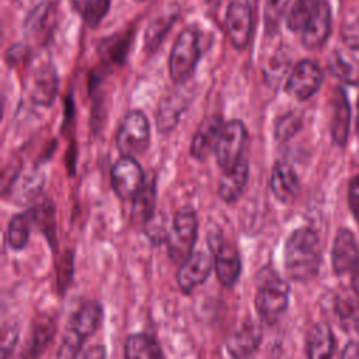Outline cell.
Segmentation results:
<instances>
[{
	"instance_id": "cell-2",
	"label": "cell",
	"mask_w": 359,
	"mask_h": 359,
	"mask_svg": "<svg viewBox=\"0 0 359 359\" xmlns=\"http://www.w3.org/2000/svg\"><path fill=\"white\" fill-rule=\"evenodd\" d=\"M254 304L259 318L268 324L275 323L287 309L289 286L273 269L265 268L259 272Z\"/></svg>"
},
{
	"instance_id": "cell-22",
	"label": "cell",
	"mask_w": 359,
	"mask_h": 359,
	"mask_svg": "<svg viewBox=\"0 0 359 359\" xmlns=\"http://www.w3.org/2000/svg\"><path fill=\"white\" fill-rule=\"evenodd\" d=\"M334 335L331 328L324 323L314 324L306 338L307 359H334Z\"/></svg>"
},
{
	"instance_id": "cell-30",
	"label": "cell",
	"mask_w": 359,
	"mask_h": 359,
	"mask_svg": "<svg viewBox=\"0 0 359 359\" xmlns=\"http://www.w3.org/2000/svg\"><path fill=\"white\" fill-rule=\"evenodd\" d=\"M330 70L334 76L339 77L341 80L356 84L359 83V67L355 66L351 60L345 59L341 53H334L330 59Z\"/></svg>"
},
{
	"instance_id": "cell-29",
	"label": "cell",
	"mask_w": 359,
	"mask_h": 359,
	"mask_svg": "<svg viewBox=\"0 0 359 359\" xmlns=\"http://www.w3.org/2000/svg\"><path fill=\"white\" fill-rule=\"evenodd\" d=\"M318 3L317 0H296L286 18L287 28L290 31H303Z\"/></svg>"
},
{
	"instance_id": "cell-4",
	"label": "cell",
	"mask_w": 359,
	"mask_h": 359,
	"mask_svg": "<svg viewBox=\"0 0 359 359\" xmlns=\"http://www.w3.org/2000/svg\"><path fill=\"white\" fill-rule=\"evenodd\" d=\"M199 57V35L194 28H187L178 35L170 53L168 69L174 83H185L192 76Z\"/></svg>"
},
{
	"instance_id": "cell-13",
	"label": "cell",
	"mask_w": 359,
	"mask_h": 359,
	"mask_svg": "<svg viewBox=\"0 0 359 359\" xmlns=\"http://www.w3.org/2000/svg\"><path fill=\"white\" fill-rule=\"evenodd\" d=\"M262 331L254 323H243L226 339V351L231 359H245L261 345Z\"/></svg>"
},
{
	"instance_id": "cell-11",
	"label": "cell",
	"mask_w": 359,
	"mask_h": 359,
	"mask_svg": "<svg viewBox=\"0 0 359 359\" xmlns=\"http://www.w3.org/2000/svg\"><path fill=\"white\" fill-rule=\"evenodd\" d=\"M215 268V258L206 251L192 252L181 265L177 273L178 286L184 293H191L195 287L202 285Z\"/></svg>"
},
{
	"instance_id": "cell-39",
	"label": "cell",
	"mask_w": 359,
	"mask_h": 359,
	"mask_svg": "<svg viewBox=\"0 0 359 359\" xmlns=\"http://www.w3.org/2000/svg\"><path fill=\"white\" fill-rule=\"evenodd\" d=\"M356 129L359 132V97H358V104H356Z\"/></svg>"
},
{
	"instance_id": "cell-26",
	"label": "cell",
	"mask_w": 359,
	"mask_h": 359,
	"mask_svg": "<svg viewBox=\"0 0 359 359\" xmlns=\"http://www.w3.org/2000/svg\"><path fill=\"white\" fill-rule=\"evenodd\" d=\"M32 220V212L18 213L11 217L7 229V241L13 250L20 251L27 245Z\"/></svg>"
},
{
	"instance_id": "cell-34",
	"label": "cell",
	"mask_w": 359,
	"mask_h": 359,
	"mask_svg": "<svg viewBox=\"0 0 359 359\" xmlns=\"http://www.w3.org/2000/svg\"><path fill=\"white\" fill-rule=\"evenodd\" d=\"M165 217L163 215H157L154 213V216L149 220V223L144 226V233L146 236L154 243V244H161L167 241L168 233H170V227H167L165 224Z\"/></svg>"
},
{
	"instance_id": "cell-16",
	"label": "cell",
	"mask_w": 359,
	"mask_h": 359,
	"mask_svg": "<svg viewBox=\"0 0 359 359\" xmlns=\"http://www.w3.org/2000/svg\"><path fill=\"white\" fill-rule=\"evenodd\" d=\"M224 122L222 121L220 116L213 115L206 118L195 132L191 146H189V153L196 160H205L209 157V154L216 149V143L219 140L220 132L223 129Z\"/></svg>"
},
{
	"instance_id": "cell-7",
	"label": "cell",
	"mask_w": 359,
	"mask_h": 359,
	"mask_svg": "<svg viewBox=\"0 0 359 359\" xmlns=\"http://www.w3.org/2000/svg\"><path fill=\"white\" fill-rule=\"evenodd\" d=\"M224 28L236 49L247 48L252 34V7L248 0H231L226 10Z\"/></svg>"
},
{
	"instance_id": "cell-14",
	"label": "cell",
	"mask_w": 359,
	"mask_h": 359,
	"mask_svg": "<svg viewBox=\"0 0 359 359\" xmlns=\"http://www.w3.org/2000/svg\"><path fill=\"white\" fill-rule=\"evenodd\" d=\"M59 88L57 73L49 63L38 66L29 79V97L31 100L42 107H48L53 102Z\"/></svg>"
},
{
	"instance_id": "cell-17",
	"label": "cell",
	"mask_w": 359,
	"mask_h": 359,
	"mask_svg": "<svg viewBox=\"0 0 359 359\" xmlns=\"http://www.w3.org/2000/svg\"><path fill=\"white\" fill-rule=\"evenodd\" d=\"M215 272L222 286H233L241 273V258L237 248L231 244H220L215 254Z\"/></svg>"
},
{
	"instance_id": "cell-10",
	"label": "cell",
	"mask_w": 359,
	"mask_h": 359,
	"mask_svg": "<svg viewBox=\"0 0 359 359\" xmlns=\"http://www.w3.org/2000/svg\"><path fill=\"white\" fill-rule=\"evenodd\" d=\"M323 79V70L316 62L302 60L293 67L286 81V91L300 101L309 100L318 91Z\"/></svg>"
},
{
	"instance_id": "cell-9",
	"label": "cell",
	"mask_w": 359,
	"mask_h": 359,
	"mask_svg": "<svg viewBox=\"0 0 359 359\" xmlns=\"http://www.w3.org/2000/svg\"><path fill=\"white\" fill-rule=\"evenodd\" d=\"M332 266L337 275L352 273L353 285L359 287V248L353 234L341 229L334 240Z\"/></svg>"
},
{
	"instance_id": "cell-6",
	"label": "cell",
	"mask_w": 359,
	"mask_h": 359,
	"mask_svg": "<svg viewBox=\"0 0 359 359\" xmlns=\"http://www.w3.org/2000/svg\"><path fill=\"white\" fill-rule=\"evenodd\" d=\"M247 143V129L241 121L233 119L223 125L219 140L215 149L217 164L223 170H229L243 160L244 147Z\"/></svg>"
},
{
	"instance_id": "cell-40",
	"label": "cell",
	"mask_w": 359,
	"mask_h": 359,
	"mask_svg": "<svg viewBox=\"0 0 359 359\" xmlns=\"http://www.w3.org/2000/svg\"><path fill=\"white\" fill-rule=\"evenodd\" d=\"M317 1H323V0H317Z\"/></svg>"
},
{
	"instance_id": "cell-12",
	"label": "cell",
	"mask_w": 359,
	"mask_h": 359,
	"mask_svg": "<svg viewBox=\"0 0 359 359\" xmlns=\"http://www.w3.org/2000/svg\"><path fill=\"white\" fill-rule=\"evenodd\" d=\"M331 34V8L330 4L323 0L320 1L310 20L302 31V42L307 49L321 48Z\"/></svg>"
},
{
	"instance_id": "cell-23",
	"label": "cell",
	"mask_w": 359,
	"mask_h": 359,
	"mask_svg": "<svg viewBox=\"0 0 359 359\" xmlns=\"http://www.w3.org/2000/svg\"><path fill=\"white\" fill-rule=\"evenodd\" d=\"M332 121H331V135L337 144H345L349 133L351 123V108L345 91L338 87L335 88L332 98Z\"/></svg>"
},
{
	"instance_id": "cell-28",
	"label": "cell",
	"mask_w": 359,
	"mask_h": 359,
	"mask_svg": "<svg viewBox=\"0 0 359 359\" xmlns=\"http://www.w3.org/2000/svg\"><path fill=\"white\" fill-rule=\"evenodd\" d=\"M175 17H177V11H167L150 22L144 35V46L147 49H154L156 46H158L165 32L172 25Z\"/></svg>"
},
{
	"instance_id": "cell-21",
	"label": "cell",
	"mask_w": 359,
	"mask_h": 359,
	"mask_svg": "<svg viewBox=\"0 0 359 359\" xmlns=\"http://www.w3.org/2000/svg\"><path fill=\"white\" fill-rule=\"evenodd\" d=\"M102 323V307L95 300L83 303L72 317L69 330L74 331L84 341L91 337Z\"/></svg>"
},
{
	"instance_id": "cell-32",
	"label": "cell",
	"mask_w": 359,
	"mask_h": 359,
	"mask_svg": "<svg viewBox=\"0 0 359 359\" xmlns=\"http://www.w3.org/2000/svg\"><path fill=\"white\" fill-rule=\"evenodd\" d=\"M289 0H265L264 4V24L265 29L269 34H273L278 29L280 18L286 10Z\"/></svg>"
},
{
	"instance_id": "cell-18",
	"label": "cell",
	"mask_w": 359,
	"mask_h": 359,
	"mask_svg": "<svg viewBox=\"0 0 359 359\" xmlns=\"http://www.w3.org/2000/svg\"><path fill=\"white\" fill-rule=\"evenodd\" d=\"M269 185L276 199L283 203L292 202L300 191V181L296 171L292 165L283 161H278L273 165Z\"/></svg>"
},
{
	"instance_id": "cell-15",
	"label": "cell",
	"mask_w": 359,
	"mask_h": 359,
	"mask_svg": "<svg viewBox=\"0 0 359 359\" xmlns=\"http://www.w3.org/2000/svg\"><path fill=\"white\" fill-rule=\"evenodd\" d=\"M335 314L339 325L346 332L359 334V289L358 286H344L335 296Z\"/></svg>"
},
{
	"instance_id": "cell-1",
	"label": "cell",
	"mask_w": 359,
	"mask_h": 359,
	"mask_svg": "<svg viewBox=\"0 0 359 359\" xmlns=\"http://www.w3.org/2000/svg\"><path fill=\"white\" fill-rule=\"evenodd\" d=\"M321 262V247L317 233L309 227L294 230L285 244V269L290 279L307 282L313 279Z\"/></svg>"
},
{
	"instance_id": "cell-8",
	"label": "cell",
	"mask_w": 359,
	"mask_h": 359,
	"mask_svg": "<svg viewBox=\"0 0 359 359\" xmlns=\"http://www.w3.org/2000/svg\"><path fill=\"white\" fill-rule=\"evenodd\" d=\"M144 180L143 168L135 157L122 156L111 170V185L121 199H133Z\"/></svg>"
},
{
	"instance_id": "cell-38",
	"label": "cell",
	"mask_w": 359,
	"mask_h": 359,
	"mask_svg": "<svg viewBox=\"0 0 359 359\" xmlns=\"http://www.w3.org/2000/svg\"><path fill=\"white\" fill-rule=\"evenodd\" d=\"M341 359H359V342L351 341L345 346Z\"/></svg>"
},
{
	"instance_id": "cell-5",
	"label": "cell",
	"mask_w": 359,
	"mask_h": 359,
	"mask_svg": "<svg viewBox=\"0 0 359 359\" xmlns=\"http://www.w3.org/2000/svg\"><path fill=\"white\" fill-rule=\"evenodd\" d=\"M150 143V125L140 111H130L125 115L118 133L116 147L122 156L136 157L143 154Z\"/></svg>"
},
{
	"instance_id": "cell-24",
	"label": "cell",
	"mask_w": 359,
	"mask_h": 359,
	"mask_svg": "<svg viewBox=\"0 0 359 359\" xmlns=\"http://www.w3.org/2000/svg\"><path fill=\"white\" fill-rule=\"evenodd\" d=\"M187 100L188 98L185 95L177 93V94L167 95L161 101L156 115V123L160 132L165 133L175 128V125L180 121V116L187 108V104H188Z\"/></svg>"
},
{
	"instance_id": "cell-35",
	"label": "cell",
	"mask_w": 359,
	"mask_h": 359,
	"mask_svg": "<svg viewBox=\"0 0 359 359\" xmlns=\"http://www.w3.org/2000/svg\"><path fill=\"white\" fill-rule=\"evenodd\" d=\"M302 125V119L299 115L290 112L285 116H282L276 126H275V136L278 140H287L290 139L299 129Z\"/></svg>"
},
{
	"instance_id": "cell-25",
	"label": "cell",
	"mask_w": 359,
	"mask_h": 359,
	"mask_svg": "<svg viewBox=\"0 0 359 359\" xmlns=\"http://www.w3.org/2000/svg\"><path fill=\"white\" fill-rule=\"evenodd\" d=\"M125 359H163L160 344L147 334H132L123 345Z\"/></svg>"
},
{
	"instance_id": "cell-36",
	"label": "cell",
	"mask_w": 359,
	"mask_h": 359,
	"mask_svg": "<svg viewBox=\"0 0 359 359\" xmlns=\"http://www.w3.org/2000/svg\"><path fill=\"white\" fill-rule=\"evenodd\" d=\"M348 202L351 212L353 213L356 222L359 223V175L353 177L349 182V189H348Z\"/></svg>"
},
{
	"instance_id": "cell-41",
	"label": "cell",
	"mask_w": 359,
	"mask_h": 359,
	"mask_svg": "<svg viewBox=\"0 0 359 359\" xmlns=\"http://www.w3.org/2000/svg\"><path fill=\"white\" fill-rule=\"evenodd\" d=\"M136 1H142V0H136Z\"/></svg>"
},
{
	"instance_id": "cell-27",
	"label": "cell",
	"mask_w": 359,
	"mask_h": 359,
	"mask_svg": "<svg viewBox=\"0 0 359 359\" xmlns=\"http://www.w3.org/2000/svg\"><path fill=\"white\" fill-rule=\"evenodd\" d=\"M111 0H72L73 8L91 27H95L107 14Z\"/></svg>"
},
{
	"instance_id": "cell-20",
	"label": "cell",
	"mask_w": 359,
	"mask_h": 359,
	"mask_svg": "<svg viewBox=\"0 0 359 359\" xmlns=\"http://www.w3.org/2000/svg\"><path fill=\"white\" fill-rule=\"evenodd\" d=\"M156 180L146 178L139 192L132 199V222L136 226L144 227L156 213Z\"/></svg>"
},
{
	"instance_id": "cell-33",
	"label": "cell",
	"mask_w": 359,
	"mask_h": 359,
	"mask_svg": "<svg viewBox=\"0 0 359 359\" xmlns=\"http://www.w3.org/2000/svg\"><path fill=\"white\" fill-rule=\"evenodd\" d=\"M83 344L84 339L80 338L74 331L67 328L59 345L56 359H77V355L80 353Z\"/></svg>"
},
{
	"instance_id": "cell-19",
	"label": "cell",
	"mask_w": 359,
	"mask_h": 359,
	"mask_svg": "<svg viewBox=\"0 0 359 359\" xmlns=\"http://www.w3.org/2000/svg\"><path fill=\"white\" fill-rule=\"evenodd\" d=\"M248 172H250V167H248V161L245 158L240 160L231 168L224 170V172L219 181L220 199L227 203L237 201L247 185Z\"/></svg>"
},
{
	"instance_id": "cell-31",
	"label": "cell",
	"mask_w": 359,
	"mask_h": 359,
	"mask_svg": "<svg viewBox=\"0 0 359 359\" xmlns=\"http://www.w3.org/2000/svg\"><path fill=\"white\" fill-rule=\"evenodd\" d=\"M55 332V325L52 320H42L34 330L32 332V338H31V344H29V351L28 353L31 356L34 355H39L41 351L49 344V341L52 339V335Z\"/></svg>"
},
{
	"instance_id": "cell-37",
	"label": "cell",
	"mask_w": 359,
	"mask_h": 359,
	"mask_svg": "<svg viewBox=\"0 0 359 359\" xmlns=\"http://www.w3.org/2000/svg\"><path fill=\"white\" fill-rule=\"evenodd\" d=\"M107 351L102 345H94L91 346L83 356V359H105Z\"/></svg>"
},
{
	"instance_id": "cell-3",
	"label": "cell",
	"mask_w": 359,
	"mask_h": 359,
	"mask_svg": "<svg viewBox=\"0 0 359 359\" xmlns=\"http://www.w3.org/2000/svg\"><path fill=\"white\" fill-rule=\"evenodd\" d=\"M198 236V217L194 209L182 208L172 219L167 237L168 257L175 264H182L191 254Z\"/></svg>"
}]
</instances>
